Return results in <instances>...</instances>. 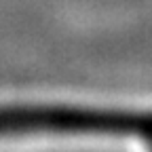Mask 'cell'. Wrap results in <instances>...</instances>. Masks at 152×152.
I'll list each match as a JSON object with an SVG mask.
<instances>
[{"label":"cell","mask_w":152,"mask_h":152,"mask_svg":"<svg viewBox=\"0 0 152 152\" xmlns=\"http://www.w3.org/2000/svg\"><path fill=\"white\" fill-rule=\"evenodd\" d=\"M0 137H66L152 148V108L108 104H0Z\"/></svg>","instance_id":"1"}]
</instances>
